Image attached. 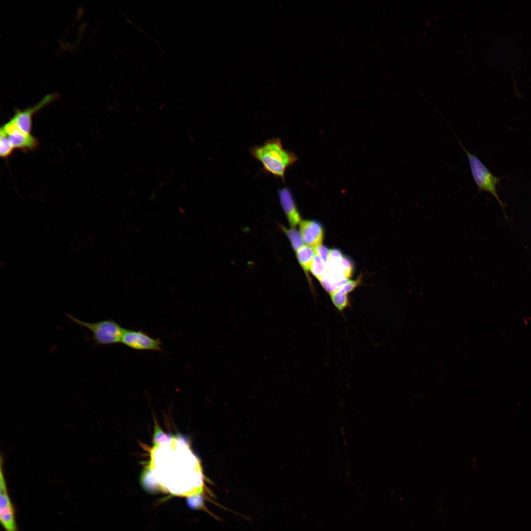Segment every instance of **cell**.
<instances>
[{
	"instance_id": "cell-1",
	"label": "cell",
	"mask_w": 531,
	"mask_h": 531,
	"mask_svg": "<svg viewBox=\"0 0 531 531\" xmlns=\"http://www.w3.org/2000/svg\"><path fill=\"white\" fill-rule=\"evenodd\" d=\"M249 151L261 163L264 173L281 179L283 182L287 169L298 160L294 153L284 148L279 138H270L261 145L252 146Z\"/></svg>"
},
{
	"instance_id": "cell-2",
	"label": "cell",
	"mask_w": 531,
	"mask_h": 531,
	"mask_svg": "<svg viewBox=\"0 0 531 531\" xmlns=\"http://www.w3.org/2000/svg\"><path fill=\"white\" fill-rule=\"evenodd\" d=\"M65 315L76 325L88 329L91 334V340L95 346L109 345L121 343L125 329L112 319L97 322H86L64 313Z\"/></svg>"
},
{
	"instance_id": "cell-3",
	"label": "cell",
	"mask_w": 531,
	"mask_h": 531,
	"mask_svg": "<svg viewBox=\"0 0 531 531\" xmlns=\"http://www.w3.org/2000/svg\"><path fill=\"white\" fill-rule=\"evenodd\" d=\"M452 131L461 148L467 155L472 177L478 190L480 192H486L492 195L501 206L504 217L507 219L504 210V205L498 194L497 189L503 177L494 176L476 155L471 153L466 148L455 133L453 130Z\"/></svg>"
},
{
	"instance_id": "cell-4",
	"label": "cell",
	"mask_w": 531,
	"mask_h": 531,
	"mask_svg": "<svg viewBox=\"0 0 531 531\" xmlns=\"http://www.w3.org/2000/svg\"><path fill=\"white\" fill-rule=\"evenodd\" d=\"M0 520L5 531H19L15 508L8 494L1 470L0 480Z\"/></svg>"
},
{
	"instance_id": "cell-5",
	"label": "cell",
	"mask_w": 531,
	"mask_h": 531,
	"mask_svg": "<svg viewBox=\"0 0 531 531\" xmlns=\"http://www.w3.org/2000/svg\"><path fill=\"white\" fill-rule=\"evenodd\" d=\"M121 343L137 351L159 352L162 350V343L160 339L154 338L141 330L125 329Z\"/></svg>"
},
{
	"instance_id": "cell-6",
	"label": "cell",
	"mask_w": 531,
	"mask_h": 531,
	"mask_svg": "<svg viewBox=\"0 0 531 531\" xmlns=\"http://www.w3.org/2000/svg\"><path fill=\"white\" fill-rule=\"evenodd\" d=\"M7 136L13 148L23 150H32L38 145L37 139L21 130L11 119L0 128Z\"/></svg>"
},
{
	"instance_id": "cell-7",
	"label": "cell",
	"mask_w": 531,
	"mask_h": 531,
	"mask_svg": "<svg viewBox=\"0 0 531 531\" xmlns=\"http://www.w3.org/2000/svg\"><path fill=\"white\" fill-rule=\"evenodd\" d=\"M59 95L52 93L45 95L36 105L24 110H17L11 118L23 131L30 133L32 127V118L35 113L51 102L57 99Z\"/></svg>"
},
{
	"instance_id": "cell-8",
	"label": "cell",
	"mask_w": 531,
	"mask_h": 531,
	"mask_svg": "<svg viewBox=\"0 0 531 531\" xmlns=\"http://www.w3.org/2000/svg\"><path fill=\"white\" fill-rule=\"evenodd\" d=\"M299 232L306 245L316 248L322 245L324 230L322 225L315 220H301Z\"/></svg>"
},
{
	"instance_id": "cell-9",
	"label": "cell",
	"mask_w": 531,
	"mask_h": 531,
	"mask_svg": "<svg viewBox=\"0 0 531 531\" xmlns=\"http://www.w3.org/2000/svg\"><path fill=\"white\" fill-rule=\"evenodd\" d=\"M281 206L292 228H295L301 222V217L297 209L291 190L288 186L278 191Z\"/></svg>"
},
{
	"instance_id": "cell-10",
	"label": "cell",
	"mask_w": 531,
	"mask_h": 531,
	"mask_svg": "<svg viewBox=\"0 0 531 531\" xmlns=\"http://www.w3.org/2000/svg\"><path fill=\"white\" fill-rule=\"evenodd\" d=\"M295 252L299 264L304 271H310L313 258L315 254V248L306 245L302 246Z\"/></svg>"
},
{
	"instance_id": "cell-11",
	"label": "cell",
	"mask_w": 531,
	"mask_h": 531,
	"mask_svg": "<svg viewBox=\"0 0 531 531\" xmlns=\"http://www.w3.org/2000/svg\"><path fill=\"white\" fill-rule=\"evenodd\" d=\"M282 229L289 239L292 246L295 252L304 245V242L299 231L295 228L287 229L283 227Z\"/></svg>"
},
{
	"instance_id": "cell-12",
	"label": "cell",
	"mask_w": 531,
	"mask_h": 531,
	"mask_svg": "<svg viewBox=\"0 0 531 531\" xmlns=\"http://www.w3.org/2000/svg\"><path fill=\"white\" fill-rule=\"evenodd\" d=\"M327 266L316 253L314 254L310 271L318 280L324 276L326 273Z\"/></svg>"
},
{
	"instance_id": "cell-13",
	"label": "cell",
	"mask_w": 531,
	"mask_h": 531,
	"mask_svg": "<svg viewBox=\"0 0 531 531\" xmlns=\"http://www.w3.org/2000/svg\"><path fill=\"white\" fill-rule=\"evenodd\" d=\"M14 148L12 147L7 136L0 129V156L1 158H6L12 152Z\"/></svg>"
},
{
	"instance_id": "cell-14",
	"label": "cell",
	"mask_w": 531,
	"mask_h": 531,
	"mask_svg": "<svg viewBox=\"0 0 531 531\" xmlns=\"http://www.w3.org/2000/svg\"><path fill=\"white\" fill-rule=\"evenodd\" d=\"M329 250L324 245H320L315 248V253L320 257L326 265L328 262Z\"/></svg>"
},
{
	"instance_id": "cell-15",
	"label": "cell",
	"mask_w": 531,
	"mask_h": 531,
	"mask_svg": "<svg viewBox=\"0 0 531 531\" xmlns=\"http://www.w3.org/2000/svg\"><path fill=\"white\" fill-rule=\"evenodd\" d=\"M341 264L346 277L349 278L351 276L353 270V265L351 261L345 256H343Z\"/></svg>"
},
{
	"instance_id": "cell-16",
	"label": "cell",
	"mask_w": 531,
	"mask_h": 531,
	"mask_svg": "<svg viewBox=\"0 0 531 531\" xmlns=\"http://www.w3.org/2000/svg\"><path fill=\"white\" fill-rule=\"evenodd\" d=\"M360 283V278L355 280H349L348 282L343 288L341 292L345 293L347 295L352 292L355 288H356Z\"/></svg>"
}]
</instances>
